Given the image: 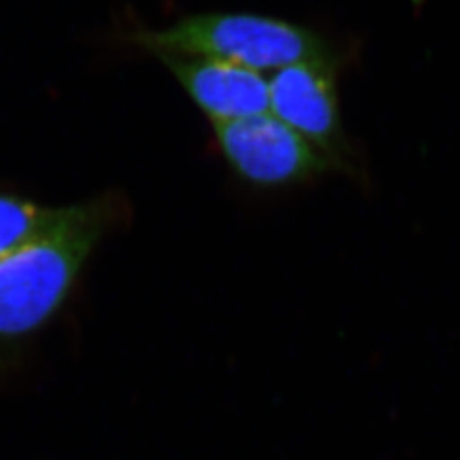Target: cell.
<instances>
[{"mask_svg":"<svg viewBox=\"0 0 460 460\" xmlns=\"http://www.w3.org/2000/svg\"><path fill=\"white\" fill-rule=\"evenodd\" d=\"M118 210L111 197L55 208L45 227L0 258V340L26 338L60 311Z\"/></svg>","mask_w":460,"mask_h":460,"instance_id":"6da1fadb","label":"cell"},{"mask_svg":"<svg viewBox=\"0 0 460 460\" xmlns=\"http://www.w3.org/2000/svg\"><path fill=\"white\" fill-rule=\"evenodd\" d=\"M135 43L155 57L214 58L256 72L332 57L328 41L313 30L279 17L251 13L184 17L164 30L135 34Z\"/></svg>","mask_w":460,"mask_h":460,"instance_id":"7a4b0ae2","label":"cell"},{"mask_svg":"<svg viewBox=\"0 0 460 460\" xmlns=\"http://www.w3.org/2000/svg\"><path fill=\"white\" fill-rule=\"evenodd\" d=\"M215 142L243 181L263 188H288L331 171L334 165L277 116L268 113L214 123Z\"/></svg>","mask_w":460,"mask_h":460,"instance_id":"3957f363","label":"cell"},{"mask_svg":"<svg viewBox=\"0 0 460 460\" xmlns=\"http://www.w3.org/2000/svg\"><path fill=\"white\" fill-rule=\"evenodd\" d=\"M270 110L304 137L336 169L351 167L340 96L338 58H311L283 66L270 79Z\"/></svg>","mask_w":460,"mask_h":460,"instance_id":"277c9868","label":"cell"},{"mask_svg":"<svg viewBox=\"0 0 460 460\" xmlns=\"http://www.w3.org/2000/svg\"><path fill=\"white\" fill-rule=\"evenodd\" d=\"M186 94L214 123L261 115L270 110L268 81L256 70L224 60L159 55Z\"/></svg>","mask_w":460,"mask_h":460,"instance_id":"5b68a950","label":"cell"},{"mask_svg":"<svg viewBox=\"0 0 460 460\" xmlns=\"http://www.w3.org/2000/svg\"><path fill=\"white\" fill-rule=\"evenodd\" d=\"M55 208L31 199L0 193V258L31 239L49 224Z\"/></svg>","mask_w":460,"mask_h":460,"instance_id":"8992f818","label":"cell"}]
</instances>
